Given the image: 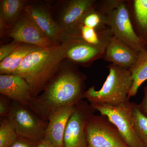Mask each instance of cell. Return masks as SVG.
<instances>
[{
    "label": "cell",
    "instance_id": "6da1fadb",
    "mask_svg": "<svg viewBox=\"0 0 147 147\" xmlns=\"http://www.w3.org/2000/svg\"><path fill=\"white\" fill-rule=\"evenodd\" d=\"M86 79L79 66L65 59L42 94L32 99L28 108L47 121L55 110L66 105H77L83 100Z\"/></svg>",
    "mask_w": 147,
    "mask_h": 147
},
{
    "label": "cell",
    "instance_id": "7a4b0ae2",
    "mask_svg": "<svg viewBox=\"0 0 147 147\" xmlns=\"http://www.w3.org/2000/svg\"><path fill=\"white\" fill-rule=\"evenodd\" d=\"M65 59L63 46L42 48L30 53L12 74L24 78L29 84L33 98L42 92L46 85Z\"/></svg>",
    "mask_w": 147,
    "mask_h": 147
},
{
    "label": "cell",
    "instance_id": "3957f363",
    "mask_svg": "<svg viewBox=\"0 0 147 147\" xmlns=\"http://www.w3.org/2000/svg\"><path fill=\"white\" fill-rule=\"evenodd\" d=\"M109 74L101 89L92 86L84 93V98L92 103H103L117 107L129 101L128 95L133 81L129 69L111 63L107 66Z\"/></svg>",
    "mask_w": 147,
    "mask_h": 147
},
{
    "label": "cell",
    "instance_id": "277c9868",
    "mask_svg": "<svg viewBox=\"0 0 147 147\" xmlns=\"http://www.w3.org/2000/svg\"><path fill=\"white\" fill-rule=\"evenodd\" d=\"M87 147H129L116 126L102 115H91L85 127Z\"/></svg>",
    "mask_w": 147,
    "mask_h": 147
},
{
    "label": "cell",
    "instance_id": "5b68a950",
    "mask_svg": "<svg viewBox=\"0 0 147 147\" xmlns=\"http://www.w3.org/2000/svg\"><path fill=\"white\" fill-rule=\"evenodd\" d=\"M134 102L130 101L120 106L114 107L103 103L90 104L100 115L107 117L117 129L124 141L129 147H145L135 133L131 117Z\"/></svg>",
    "mask_w": 147,
    "mask_h": 147
},
{
    "label": "cell",
    "instance_id": "8992f818",
    "mask_svg": "<svg viewBox=\"0 0 147 147\" xmlns=\"http://www.w3.org/2000/svg\"><path fill=\"white\" fill-rule=\"evenodd\" d=\"M8 118L18 136L37 143L44 139L47 121L30 108L12 101Z\"/></svg>",
    "mask_w": 147,
    "mask_h": 147
},
{
    "label": "cell",
    "instance_id": "52a82bcc",
    "mask_svg": "<svg viewBox=\"0 0 147 147\" xmlns=\"http://www.w3.org/2000/svg\"><path fill=\"white\" fill-rule=\"evenodd\" d=\"M95 0L48 1L50 14L62 34L74 26Z\"/></svg>",
    "mask_w": 147,
    "mask_h": 147
},
{
    "label": "cell",
    "instance_id": "ba28073f",
    "mask_svg": "<svg viewBox=\"0 0 147 147\" xmlns=\"http://www.w3.org/2000/svg\"><path fill=\"white\" fill-rule=\"evenodd\" d=\"M107 16L108 25L114 36L138 53L147 49L134 31L126 0H123L117 8L107 14Z\"/></svg>",
    "mask_w": 147,
    "mask_h": 147
},
{
    "label": "cell",
    "instance_id": "9c48e42d",
    "mask_svg": "<svg viewBox=\"0 0 147 147\" xmlns=\"http://www.w3.org/2000/svg\"><path fill=\"white\" fill-rule=\"evenodd\" d=\"M6 36L18 42L36 45L44 49H53L61 45H56L49 39L24 10L8 29Z\"/></svg>",
    "mask_w": 147,
    "mask_h": 147
},
{
    "label": "cell",
    "instance_id": "30bf717a",
    "mask_svg": "<svg viewBox=\"0 0 147 147\" xmlns=\"http://www.w3.org/2000/svg\"><path fill=\"white\" fill-rule=\"evenodd\" d=\"M95 111L90 104L83 100L76 105L66 127L64 147H87L85 125L89 117Z\"/></svg>",
    "mask_w": 147,
    "mask_h": 147
},
{
    "label": "cell",
    "instance_id": "8fae6325",
    "mask_svg": "<svg viewBox=\"0 0 147 147\" xmlns=\"http://www.w3.org/2000/svg\"><path fill=\"white\" fill-rule=\"evenodd\" d=\"M24 11L49 39L61 45L62 32L52 18L48 1H28Z\"/></svg>",
    "mask_w": 147,
    "mask_h": 147
},
{
    "label": "cell",
    "instance_id": "7c38bea8",
    "mask_svg": "<svg viewBox=\"0 0 147 147\" xmlns=\"http://www.w3.org/2000/svg\"><path fill=\"white\" fill-rule=\"evenodd\" d=\"M61 43L64 50L65 59L83 67H89L96 61L102 59L105 51L68 37L62 36Z\"/></svg>",
    "mask_w": 147,
    "mask_h": 147
},
{
    "label": "cell",
    "instance_id": "4fadbf2b",
    "mask_svg": "<svg viewBox=\"0 0 147 147\" xmlns=\"http://www.w3.org/2000/svg\"><path fill=\"white\" fill-rule=\"evenodd\" d=\"M0 93L28 108L33 98L29 84L24 78L15 74H0Z\"/></svg>",
    "mask_w": 147,
    "mask_h": 147
},
{
    "label": "cell",
    "instance_id": "5bb4252c",
    "mask_svg": "<svg viewBox=\"0 0 147 147\" xmlns=\"http://www.w3.org/2000/svg\"><path fill=\"white\" fill-rule=\"evenodd\" d=\"M76 105L61 107L49 116L44 139L55 147H64L63 137L66 127Z\"/></svg>",
    "mask_w": 147,
    "mask_h": 147
},
{
    "label": "cell",
    "instance_id": "9a60e30c",
    "mask_svg": "<svg viewBox=\"0 0 147 147\" xmlns=\"http://www.w3.org/2000/svg\"><path fill=\"white\" fill-rule=\"evenodd\" d=\"M139 54L113 36L105 48L102 59L122 68L129 69L136 63Z\"/></svg>",
    "mask_w": 147,
    "mask_h": 147
},
{
    "label": "cell",
    "instance_id": "2e32d148",
    "mask_svg": "<svg viewBox=\"0 0 147 147\" xmlns=\"http://www.w3.org/2000/svg\"><path fill=\"white\" fill-rule=\"evenodd\" d=\"M62 36L79 40L105 50L113 35L110 28L105 31H100L77 23L70 30L63 33Z\"/></svg>",
    "mask_w": 147,
    "mask_h": 147
},
{
    "label": "cell",
    "instance_id": "e0dca14e",
    "mask_svg": "<svg viewBox=\"0 0 147 147\" xmlns=\"http://www.w3.org/2000/svg\"><path fill=\"white\" fill-rule=\"evenodd\" d=\"M126 3L135 33L147 47V0H126Z\"/></svg>",
    "mask_w": 147,
    "mask_h": 147
},
{
    "label": "cell",
    "instance_id": "ac0fdd59",
    "mask_svg": "<svg viewBox=\"0 0 147 147\" xmlns=\"http://www.w3.org/2000/svg\"><path fill=\"white\" fill-rule=\"evenodd\" d=\"M41 49L36 45L22 43L0 62V74H13L28 55Z\"/></svg>",
    "mask_w": 147,
    "mask_h": 147
},
{
    "label": "cell",
    "instance_id": "d6986e66",
    "mask_svg": "<svg viewBox=\"0 0 147 147\" xmlns=\"http://www.w3.org/2000/svg\"><path fill=\"white\" fill-rule=\"evenodd\" d=\"M28 0H1L0 16L9 29L24 11Z\"/></svg>",
    "mask_w": 147,
    "mask_h": 147
},
{
    "label": "cell",
    "instance_id": "ffe728a7",
    "mask_svg": "<svg viewBox=\"0 0 147 147\" xmlns=\"http://www.w3.org/2000/svg\"><path fill=\"white\" fill-rule=\"evenodd\" d=\"M133 83L128 95V98L137 94L139 88L147 80V49L139 53L138 59L134 65L129 69Z\"/></svg>",
    "mask_w": 147,
    "mask_h": 147
},
{
    "label": "cell",
    "instance_id": "44dd1931",
    "mask_svg": "<svg viewBox=\"0 0 147 147\" xmlns=\"http://www.w3.org/2000/svg\"><path fill=\"white\" fill-rule=\"evenodd\" d=\"M132 123L135 133L145 147H147V117L133 103L131 110Z\"/></svg>",
    "mask_w": 147,
    "mask_h": 147
},
{
    "label": "cell",
    "instance_id": "7402d4cb",
    "mask_svg": "<svg viewBox=\"0 0 147 147\" xmlns=\"http://www.w3.org/2000/svg\"><path fill=\"white\" fill-rule=\"evenodd\" d=\"M18 136L8 117L1 119L0 147H10Z\"/></svg>",
    "mask_w": 147,
    "mask_h": 147
},
{
    "label": "cell",
    "instance_id": "603a6c76",
    "mask_svg": "<svg viewBox=\"0 0 147 147\" xmlns=\"http://www.w3.org/2000/svg\"><path fill=\"white\" fill-rule=\"evenodd\" d=\"M123 0H95L94 7L96 10L107 14L118 7Z\"/></svg>",
    "mask_w": 147,
    "mask_h": 147
},
{
    "label": "cell",
    "instance_id": "cb8c5ba5",
    "mask_svg": "<svg viewBox=\"0 0 147 147\" xmlns=\"http://www.w3.org/2000/svg\"><path fill=\"white\" fill-rule=\"evenodd\" d=\"M22 43V42L13 40L12 42L8 44L1 45L0 47V62L9 56Z\"/></svg>",
    "mask_w": 147,
    "mask_h": 147
},
{
    "label": "cell",
    "instance_id": "d4e9b609",
    "mask_svg": "<svg viewBox=\"0 0 147 147\" xmlns=\"http://www.w3.org/2000/svg\"><path fill=\"white\" fill-rule=\"evenodd\" d=\"M12 101L8 98L1 95L0 96V117L1 119L8 117L11 109Z\"/></svg>",
    "mask_w": 147,
    "mask_h": 147
},
{
    "label": "cell",
    "instance_id": "484cf974",
    "mask_svg": "<svg viewBox=\"0 0 147 147\" xmlns=\"http://www.w3.org/2000/svg\"><path fill=\"white\" fill-rule=\"evenodd\" d=\"M38 143L18 136L10 147H37Z\"/></svg>",
    "mask_w": 147,
    "mask_h": 147
},
{
    "label": "cell",
    "instance_id": "4316f807",
    "mask_svg": "<svg viewBox=\"0 0 147 147\" xmlns=\"http://www.w3.org/2000/svg\"><path fill=\"white\" fill-rule=\"evenodd\" d=\"M144 96L142 101L139 104H137L140 111L144 115L147 117V86L144 89Z\"/></svg>",
    "mask_w": 147,
    "mask_h": 147
},
{
    "label": "cell",
    "instance_id": "83f0119b",
    "mask_svg": "<svg viewBox=\"0 0 147 147\" xmlns=\"http://www.w3.org/2000/svg\"><path fill=\"white\" fill-rule=\"evenodd\" d=\"M8 29V27L4 20L1 16H0V37L1 39L4 38L6 36L7 32Z\"/></svg>",
    "mask_w": 147,
    "mask_h": 147
},
{
    "label": "cell",
    "instance_id": "f1b7e54d",
    "mask_svg": "<svg viewBox=\"0 0 147 147\" xmlns=\"http://www.w3.org/2000/svg\"><path fill=\"white\" fill-rule=\"evenodd\" d=\"M37 147H55L50 142L45 139H43L38 144Z\"/></svg>",
    "mask_w": 147,
    "mask_h": 147
},
{
    "label": "cell",
    "instance_id": "f546056e",
    "mask_svg": "<svg viewBox=\"0 0 147 147\" xmlns=\"http://www.w3.org/2000/svg\"></svg>",
    "mask_w": 147,
    "mask_h": 147
}]
</instances>
